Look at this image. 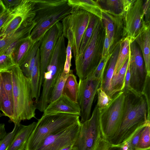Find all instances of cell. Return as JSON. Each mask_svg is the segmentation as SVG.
<instances>
[{
	"mask_svg": "<svg viewBox=\"0 0 150 150\" xmlns=\"http://www.w3.org/2000/svg\"><path fill=\"white\" fill-rule=\"evenodd\" d=\"M125 98L121 122L110 142L111 146L121 145L127 142L148 120L146 99L141 93L132 89L123 91Z\"/></svg>",
	"mask_w": 150,
	"mask_h": 150,
	"instance_id": "cell-1",
	"label": "cell"
},
{
	"mask_svg": "<svg viewBox=\"0 0 150 150\" xmlns=\"http://www.w3.org/2000/svg\"><path fill=\"white\" fill-rule=\"evenodd\" d=\"M35 25L30 37L37 42L57 23L62 21L72 11L68 0H34Z\"/></svg>",
	"mask_w": 150,
	"mask_h": 150,
	"instance_id": "cell-2",
	"label": "cell"
},
{
	"mask_svg": "<svg viewBox=\"0 0 150 150\" xmlns=\"http://www.w3.org/2000/svg\"><path fill=\"white\" fill-rule=\"evenodd\" d=\"M10 70L14 104V116L10 122L20 124L21 121L35 118L37 108L32 98L30 79L23 74L17 65H15Z\"/></svg>",
	"mask_w": 150,
	"mask_h": 150,
	"instance_id": "cell-3",
	"label": "cell"
},
{
	"mask_svg": "<svg viewBox=\"0 0 150 150\" xmlns=\"http://www.w3.org/2000/svg\"><path fill=\"white\" fill-rule=\"evenodd\" d=\"M105 36V28L98 18L93 34L82 52L75 58L76 74L83 79L93 72L102 58Z\"/></svg>",
	"mask_w": 150,
	"mask_h": 150,
	"instance_id": "cell-4",
	"label": "cell"
},
{
	"mask_svg": "<svg viewBox=\"0 0 150 150\" xmlns=\"http://www.w3.org/2000/svg\"><path fill=\"white\" fill-rule=\"evenodd\" d=\"M79 117L64 113L42 115L30 134L25 150H36L47 137L72 126L80 121Z\"/></svg>",
	"mask_w": 150,
	"mask_h": 150,
	"instance_id": "cell-5",
	"label": "cell"
},
{
	"mask_svg": "<svg viewBox=\"0 0 150 150\" xmlns=\"http://www.w3.org/2000/svg\"><path fill=\"white\" fill-rule=\"evenodd\" d=\"M65 38L62 34L59 39L44 74L42 91L36 103L37 109L41 112L50 103L51 94L54 85L63 71L66 58Z\"/></svg>",
	"mask_w": 150,
	"mask_h": 150,
	"instance_id": "cell-6",
	"label": "cell"
},
{
	"mask_svg": "<svg viewBox=\"0 0 150 150\" xmlns=\"http://www.w3.org/2000/svg\"><path fill=\"white\" fill-rule=\"evenodd\" d=\"M125 94L121 91L115 94L106 106L98 108L102 137L110 142L120 126L122 116Z\"/></svg>",
	"mask_w": 150,
	"mask_h": 150,
	"instance_id": "cell-7",
	"label": "cell"
},
{
	"mask_svg": "<svg viewBox=\"0 0 150 150\" xmlns=\"http://www.w3.org/2000/svg\"><path fill=\"white\" fill-rule=\"evenodd\" d=\"M90 13L79 8H73L72 12L62 21L63 35L71 46L75 58L79 54L81 40L88 26Z\"/></svg>",
	"mask_w": 150,
	"mask_h": 150,
	"instance_id": "cell-8",
	"label": "cell"
},
{
	"mask_svg": "<svg viewBox=\"0 0 150 150\" xmlns=\"http://www.w3.org/2000/svg\"><path fill=\"white\" fill-rule=\"evenodd\" d=\"M143 2L142 0H125L123 15L124 33L130 42L135 40L146 25Z\"/></svg>",
	"mask_w": 150,
	"mask_h": 150,
	"instance_id": "cell-9",
	"label": "cell"
},
{
	"mask_svg": "<svg viewBox=\"0 0 150 150\" xmlns=\"http://www.w3.org/2000/svg\"><path fill=\"white\" fill-rule=\"evenodd\" d=\"M91 73L83 79H79L77 101L81 109V123L90 118L92 105L100 80Z\"/></svg>",
	"mask_w": 150,
	"mask_h": 150,
	"instance_id": "cell-10",
	"label": "cell"
},
{
	"mask_svg": "<svg viewBox=\"0 0 150 150\" xmlns=\"http://www.w3.org/2000/svg\"><path fill=\"white\" fill-rule=\"evenodd\" d=\"M35 4L34 0H22L18 6L11 11L7 20L0 30V38L33 21L35 16Z\"/></svg>",
	"mask_w": 150,
	"mask_h": 150,
	"instance_id": "cell-11",
	"label": "cell"
},
{
	"mask_svg": "<svg viewBox=\"0 0 150 150\" xmlns=\"http://www.w3.org/2000/svg\"><path fill=\"white\" fill-rule=\"evenodd\" d=\"M62 34V23L59 22L50 28L45 33L40 40L39 48L40 71L39 91L40 92L44 74L56 44Z\"/></svg>",
	"mask_w": 150,
	"mask_h": 150,
	"instance_id": "cell-12",
	"label": "cell"
},
{
	"mask_svg": "<svg viewBox=\"0 0 150 150\" xmlns=\"http://www.w3.org/2000/svg\"><path fill=\"white\" fill-rule=\"evenodd\" d=\"M101 136L98 108L96 105L89 119L81 123L74 147L77 150H92L97 139Z\"/></svg>",
	"mask_w": 150,
	"mask_h": 150,
	"instance_id": "cell-13",
	"label": "cell"
},
{
	"mask_svg": "<svg viewBox=\"0 0 150 150\" xmlns=\"http://www.w3.org/2000/svg\"><path fill=\"white\" fill-rule=\"evenodd\" d=\"M130 87L141 93L147 72L140 50L135 40L130 42Z\"/></svg>",
	"mask_w": 150,
	"mask_h": 150,
	"instance_id": "cell-14",
	"label": "cell"
},
{
	"mask_svg": "<svg viewBox=\"0 0 150 150\" xmlns=\"http://www.w3.org/2000/svg\"><path fill=\"white\" fill-rule=\"evenodd\" d=\"M80 121L72 126L45 138L36 150H61L74 145L81 126Z\"/></svg>",
	"mask_w": 150,
	"mask_h": 150,
	"instance_id": "cell-15",
	"label": "cell"
},
{
	"mask_svg": "<svg viewBox=\"0 0 150 150\" xmlns=\"http://www.w3.org/2000/svg\"><path fill=\"white\" fill-rule=\"evenodd\" d=\"M100 19L109 40L110 52L125 37L123 17L109 13L103 10Z\"/></svg>",
	"mask_w": 150,
	"mask_h": 150,
	"instance_id": "cell-16",
	"label": "cell"
},
{
	"mask_svg": "<svg viewBox=\"0 0 150 150\" xmlns=\"http://www.w3.org/2000/svg\"><path fill=\"white\" fill-rule=\"evenodd\" d=\"M35 25L34 20L29 23L20 26L5 37L0 38V53L11 55L18 43L30 37Z\"/></svg>",
	"mask_w": 150,
	"mask_h": 150,
	"instance_id": "cell-17",
	"label": "cell"
},
{
	"mask_svg": "<svg viewBox=\"0 0 150 150\" xmlns=\"http://www.w3.org/2000/svg\"><path fill=\"white\" fill-rule=\"evenodd\" d=\"M42 115L58 113H64L80 116L81 109L78 103L70 100L62 94L57 100L50 103L43 112Z\"/></svg>",
	"mask_w": 150,
	"mask_h": 150,
	"instance_id": "cell-18",
	"label": "cell"
},
{
	"mask_svg": "<svg viewBox=\"0 0 150 150\" xmlns=\"http://www.w3.org/2000/svg\"><path fill=\"white\" fill-rule=\"evenodd\" d=\"M120 49V42L114 48L104 70L99 87L110 98L114 96L111 86V80Z\"/></svg>",
	"mask_w": 150,
	"mask_h": 150,
	"instance_id": "cell-19",
	"label": "cell"
},
{
	"mask_svg": "<svg viewBox=\"0 0 150 150\" xmlns=\"http://www.w3.org/2000/svg\"><path fill=\"white\" fill-rule=\"evenodd\" d=\"M37 123L33 122L28 125L21 124L6 150H25L28 139Z\"/></svg>",
	"mask_w": 150,
	"mask_h": 150,
	"instance_id": "cell-20",
	"label": "cell"
},
{
	"mask_svg": "<svg viewBox=\"0 0 150 150\" xmlns=\"http://www.w3.org/2000/svg\"><path fill=\"white\" fill-rule=\"evenodd\" d=\"M142 52L147 75L150 76V24H146L135 39Z\"/></svg>",
	"mask_w": 150,
	"mask_h": 150,
	"instance_id": "cell-21",
	"label": "cell"
},
{
	"mask_svg": "<svg viewBox=\"0 0 150 150\" xmlns=\"http://www.w3.org/2000/svg\"><path fill=\"white\" fill-rule=\"evenodd\" d=\"M36 42L29 37L23 39L18 43L14 49L11 54L16 65L20 67Z\"/></svg>",
	"mask_w": 150,
	"mask_h": 150,
	"instance_id": "cell-22",
	"label": "cell"
},
{
	"mask_svg": "<svg viewBox=\"0 0 150 150\" xmlns=\"http://www.w3.org/2000/svg\"><path fill=\"white\" fill-rule=\"evenodd\" d=\"M40 78V58L39 48L36 53L35 64L31 71L30 78L32 98L33 99H35V104L38 100L41 93L39 91Z\"/></svg>",
	"mask_w": 150,
	"mask_h": 150,
	"instance_id": "cell-23",
	"label": "cell"
},
{
	"mask_svg": "<svg viewBox=\"0 0 150 150\" xmlns=\"http://www.w3.org/2000/svg\"><path fill=\"white\" fill-rule=\"evenodd\" d=\"M68 3L72 8L81 9L101 18L103 10L97 0H68Z\"/></svg>",
	"mask_w": 150,
	"mask_h": 150,
	"instance_id": "cell-24",
	"label": "cell"
},
{
	"mask_svg": "<svg viewBox=\"0 0 150 150\" xmlns=\"http://www.w3.org/2000/svg\"><path fill=\"white\" fill-rule=\"evenodd\" d=\"M79 83L76 76L73 74V71L70 69L64 87L62 94L66 96L70 100L78 103Z\"/></svg>",
	"mask_w": 150,
	"mask_h": 150,
	"instance_id": "cell-25",
	"label": "cell"
},
{
	"mask_svg": "<svg viewBox=\"0 0 150 150\" xmlns=\"http://www.w3.org/2000/svg\"><path fill=\"white\" fill-rule=\"evenodd\" d=\"M97 1L102 10L114 15L123 17L125 0H98Z\"/></svg>",
	"mask_w": 150,
	"mask_h": 150,
	"instance_id": "cell-26",
	"label": "cell"
},
{
	"mask_svg": "<svg viewBox=\"0 0 150 150\" xmlns=\"http://www.w3.org/2000/svg\"><path fill=\"white\" fill-rule=\"evenodd\" d=\"M130 59V53L123 66L117 74L112 76L111 86L114 96L124 88L125 74Z\"/></svg>",
	"mask_w": 150,
	"mask_h": 150,
	"instance_id": "cell-27",
	"label": "cell"
},
{
	"mask_svg": "<svg viewBox=\"0 0 150 150\" xmlns=\"http://www.w3.org/2000/svg\"><path fill=\"white\" fill-rule=\"evenodd\" d=\"M129 39L126 37L120 42V49L117 57L113 75H116L122 67L130 53Z\"/></svg>",
	"mask_w": 150,
	"mask_h": 150,
	"instance_id": "cell-28",
	"label": "cell"
},
{
	"mask_svg": "<svg viewBox=\"0 0 150 150\" xmlns=\"http://www.w3.org/2000/svg\"><path fill=\"white\" fill-rule=\"evenodd\" d=\"M40 44V40L36 42L28 56L19 67L23 74L30 79L35 64L36 53Z\"/></svg>",
	"mask_w": 150,
	"mask_h": 150,
	"instance_id": "cell-29",
	"label": "cell"
},
{
	"mask_svg": "<svg viewBox=\"0 0 150 150\" xmlns=\"http://www.w3.org/2000/svg\"><path fill=\"white\" fill-rule=\"evenodd\" d=\"M2 98L1 100V111L4 116H7L10 119L9 122L13 118L14 114V104L12 100L4 89L1 87Z\"/></svg>",
	"mask_w": 150,
	"mask_h": 150,
	"instance_id": "cell-30",
	"label": "cell"
},
{
	"mask_svg": "<svg viewBox=\"0 0 150 150\" xmlns=\"http://www.w3.org/2000/svg\"><path fill=\"white\" fill-rule=\"evenodd\" d=\"M69 73L63 71L60 74L55 82L51 92L50 103L58 99L62 95L64 87Z\"/></svg>",
	"mask_w": 150,
	"mask_h": 150,
	"instance_id": "cell-31",
	"label": "cell"
},
{
	"mask_svg": "<svg viewBox=\"0 0 150 150\" xmlns=\"http://www.w3.org/2000/svg\"><path fill=\"white\" fill-rule=\"evenodd\" d=\"M98 18H99L95 15L90 13L88 23L85 30L81 42L79 51V54L81 53L83 51L88 42L91 37L96 24Z\"/></svg>",
	"mask_w": 150,
	"mask_h": 150,
	"instance_id": "cell-32",
	"label": "cell"
},
{
	"mask_svg": "<svg viewBox=\"0 0 150 150\" xmlns=\"http://www.w3.org/2000/svg\"><path fill=\"white\" fill-rule=\"evenodd\" d=\"M137 150H150V121L147 122L142 130Z\"/></svg>",
	"mask_w": 150,
	"mask_h": 150,
	"instance_id": "cell-33",
	"label": "cell"
},
{
	"mask_svg": "<svg viewBox=\"0 0 150 150\" xmlns=\"http://www.w3.org/2000/svg\"><path fill=\"white\" fill-rule=\"evenodd\" d=\"M0 79L1 87L10 98L13 100V84L11 70H10L0 73Z\"/></svg>",
	"mask_w": 150,
	"mask_h": 150,
	"instance_id": "cell-34",
	"label": "cell"
},
{
	"mask_svg": "<svg viewBox=\"0 0 150 150\" xmlns=\"http://www.w3.org/2000/svg\"><path fill=\"white\" fill-rule=\"evenodd\" d=\"M15 65L11 55L0 53V73L9 70Z\"/></svg>",
	"mask_w": 150,
	"mask_h": 150,
	"instance_id": "cell-35",
	"label": "cell"
},
{
	"mask_svg": "<svg viewBox=\"0 0 150 150\" xmlns=\"http://www.w3.org/2000/svg\"><path fill=\"white\" fill-rule=\"evenodd\" d=\"M14 124V126L13 130L11 132L7 134L2 139L0 140V150L7 149L21 124Z\"/></svg>",
	"mask_w": 150,
	"mask_h": 150,
	"instance_id": "cell-36",
	"label": "cell"
},
{
	"mask_svg": "<svg viewBox=\"0 0 150 150\" xmlns=\"http://www.w3.org/2000/svg\"><path fill=\"white\" fill-rule=\"evenodd\" d=\"M149 121L150 120H148L142 125L126 142L127 144L128 150H137V146L142 130L147 122Z\"/></svg>",
	"mask_w": 150,
	"mask_h": 150,
	"instance_id": "cell-37",
	"label": "cell"
},
{
	"mask_svg": "<svg viewBox=\"0 0 150 150\" xmlns=\"http://www.w3.org/2000/svg\"><path fill=\"white\" fill-rule=\"evenodd\" d=\"M98 100L97 105L98 108H103L107 106L112 100L102 88L99 87L97 90Z\"/></svg>",
	"mask_w": 150,
	"mask_h": 150,
	"instance_id": "cell-38",
	"label": "cell"
},
{
	"mask_svg": "<svg viewBox=\"0 0 150 150\" xmlns=\"http://www.w3.org/2000/svg\"><path fill=\"white\" fill-rule=\"evenodd\" d=\"M141 93L146 99L148 108V119L150 120V76H146Z\"/></svg>",
	"mask_w": 150,
	"mask_h": 150,
	"instance_id": "cell-39",
	"label": "cell"
},
{
	"mask_svg": "<svg viewBox=\"0 0 150 150\" xmlns=\"http://www.w3.org/2000/svg\"><path fill=\"white\" fill-rule=\"evenodd\" d=\"M112 52L107 57H102L98 65L93 73L95 76L99 79L100 81L102 79V76L109 60Z\"/></svg>",
	"mask_w": 150,
	"mask_h": 150,
	"instance_id": "cell-40",
	"label": "cell"
},
{
	"mask_svg": "<svg viewBox=\"0 0 150 150\" xmlns=\"http://www.w3.org/2000/svg\"><path fill=\"white\" fill-rule=\"evenodd\" d=\"M72 57L71 46L70 42L68 41L66 47V58L63 71L66 73H69L70 70Z\"/></svg>",
	"mask_w": 150,
	"mask_h": 150,
	"instance_id": "cell-41",
	"label": "cell"
},
{
	"mask_svg": "<svg viewBox=\"0 0 150 150\" xmlns=\"http://www.w3.org/2000/svg\"><path fill=\"white\" fill-rule=\"evenodd\" d=\"M110 146L109 142L100 137L95 142L92 150H108Z\"/></svg>",
	"mask_w": 150,
	"mask_h": 150,
	"instance_id": "cell-42",
	"label": "cell"
},
{
	"mask_svg": "<svg viewBox=\"0 0 150 150\" xmlns=\"http://www.w3.org/2000/svg\"><path fill=\"white\" fill-rule=\"evenodd\" d=\"M150 0L143 1V9L144 14V21L145 24H150Z\"/></svg>",
	"mask_w": 150,
	"mask_h": 150,
	"instance_id": "cell-43",
	"label": "cell"
},
{
	"mask_svg": "<svg viewBox=\"0 0 150 150\" xmlns=\"http://www.w3.org/2000/svg\"><path fill=\"white\" fill-rule=\"evenodd\" d=\"M6 8L11 11L18 6L22 0H1Z\"/></svg>",
	"mask_w": 150,
	"mask_h": 150,
	"instance_id": "cell-44",
	"label": "cell"
},
{
	"mask_svg": "<svg viewBox=\"0 0 150 150\" xmlns=\"http://www.w3.org/2000/svg\"><path fill=\"white\" fill-rule=\"evenodd\" d=\"M110 49L109 40L105 30V36L102 52V57H107L111 53L110 52Z\"/></svg>",
	"mask_w": 150,
	"mask_h": 150,
	"instance_id": "cell-45",
	"label": "cell"
},
{
	"mask_svg": "<svg viewBox=\"0 0 150 150\" xmlns=\"http://www.w3.org/2000/svg\"><path fill=\"white\" fill-rule=\"evenodd\" d=\"M130 56L129 60L125 74V79L124 87L122 91H125L129 89H131L130 86Z\"/></svg>",
	"mask_w": 150,
	"mask_h": 150,
	"instance_id": "cell-46",
	"label": "cell"
},
{
	"mask_svg": "<svg viewBox=\"0 0 150 150\" xmlns=\"http://www.w3.org/2000/svg\"><path fill=\"white\" fill-rule=\"evenodd\" d=\"M10 12L11 11L6 9L0 15V30L7 20Z\"/></svg>",
	"mask_w": 150,
	"mask_h": 150,
	"instance_id": "cell-47",
	"label": "cell"
},
{
	"mask_svg": "<svg viewBox=\"0 0 150 150\" xmlns=\"http://www.w3.org/2000/svg\"><path fill=\"white\" fill-rule=\"evenodd\" d=\"M108 150H128V149L127 143L126 142L122 145H111Z\"/></svg>",
	"mask_w": 150,
	"mask_h": 150,
	"instance_id": "cell-48",
	"label": "cell"
},
{
	"mask_svg": "<svg viewBox=\"0 0 150 150\" xmlns=\"http://www.w3.org/2000/svg\"><path fill=\"white\" fill-rule=\"evenodd\" d=\"M7 134L5 124H0V140L2 139Z\"/></svg>",
	"mask_w": 150,
	"mask_h": 150,
	"instance_id": "cell-49",
	"label": "cell"
},
{
	"mask_svg": "<svg viewBox=\"0 0 150 150\" xmlns=\"http://www.w3.org/2000/svg\"><path fill=\"white\" fill-rule=\"evenodd\" d=\"M6 8L1 0L0 2V15L5 11Z\"/></svg>",
	"mask_w": 150,
	"mask_h": 150,
	"instance_id": "cell-50",
	"label": "cell"
},
{
	"mask_svg": "<svg viewBox=\"0 0 150 150\" xmlns=\"http://www.w3.org/2000/svg\"><path fill=\"white\" fill-rule=\"evenodd\" d=\"M2 98V91H1V81L0 79V110L1 111V100Z\"/></svg>",
	"mask_w": 150,
	"mask_h": 150,
	"instance_id": "cell-51",
	"label": "cell"
},
{
	"mask_svg": "<svg viewBox=\"0 0 150 150\" xmlns=\"http://www.w3.org/2000/svg\"><path fill=\"white\" fill-rule=\"evenodd\" d=\"M74 145H71L61 150H71L72 148L74 146Z\"/></svg>",
	"mask_w": 150,
	"mask_h": 150,
	"instance_id": "cell-52",
	"label": "cell"
},
{
	"mask_svg": "<svg viewBox=\"0 0 150 150\" xmlns=\"http://www.w3.org/2000/svg\"><path fill=\"white\" fill-rule=\"evenodd\" d=\"M3 116H4L3 114L0 112V118Z\"/></svg>",
	"mask_w": 150,
	"mask_h": 150,
	"instance_id": "cell-53",
	"label": "cell"
},
{
	"mask_svg": "<svg viewBox=\"0 0 150 150\" xmlns=\"http://www.w3.org/2000/svg\"><path fill=\"white\" fill-rule=\"evenodd\" d=\"M71 150H77V149L76 148L73 146Z\"/></svg>",
	"mask_w": 150,
	"mask_h": 150,
	"instance_id": "cell-54",
	"label": "cell"
},
{
	"mask_svg": "<svg viewBox=\"0 0 150 150\" xmlns=\"http://www.w3.org/2000/svg\"></svg>",
	"mask_w": 150,
	"mask_h": 150,
	"instance_id": "cell-55",
	"label": "cell"
}]
</instances>
